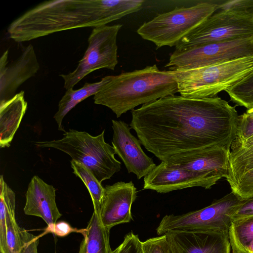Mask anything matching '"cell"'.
<instances>
[{
	"instance_id": "obj_15",
	"label": "cell",
	"mask_w": 253,
	"mask_h": 253,
	"mask_svg": "<svg viewBox=\"0 0 253 253\" xmlns=\"http://www.w3.org/2000/svg\"><path fill=\"white\" fill-rule=\"evenodd\" d=\"M100 208L103 225L110 229L120 224L129 222L132 217L131 208L137 198L136 188L132 181H119L106 185Z\"/></svg>"
},
{
	"instance_id": "obj_8",
	"label": "cell",
	"mask_w": 253,
	"mask_h": 253,
	"mask_svg": "<svg viewBox=\"0 0 253 253\" xmlns=\"http://www.w3.org/2000/svg\"><path fill=\"white\" fill-rule=\"evenodd\" d=\"M253 55V36L176 49L165 67L169 70L197 68Z\"/></svg>"
},
{
	"instance_id": "obj_38",
	"label": "cell",
	"mask_w": 253,
	"mask_h": 253,
	"mask_svg": "<svg viewBox=\"0 0 253 253\" xmlns=\"http://www.w3.org/2000/svg\"></svg>"
},
{
	"instance_id": "obj_7",
	"label": "cell",
	"mask_w": 253,
	"mask_h": 253,
	"mask_svg": "<svg viewBox=\"0 0 253 253\" xmlns=\"http://www.w3.org/2000/svg\"><path fill=\"white\" fill-rule=\"evenodd\" d=\"M245 200L231 191L202 209L180 215H166L156 232L162 235L170 230L228 232L233 213Z\"/></svg>"
},
{
	"instance_id": "obj_18",
	"label": "cell",
	"mask_w": 253,
	"mask_h": 253,
	"mask_svg": "<svg viewBox=\"0 0 253 253\" xmlns=\"http://www.w3.org/2000/svg\"><path fill=\"white\" fill-rule=\"evenodd\" d=\"M0 208L6 213L5 253H22L26 244V230L18 225L15 214V194L5 181L0 184Z\"/></svg>"
},
{
	"instance_id": "obj_26",
	"label": "cell",
	"mask_w": 253,
	"mask_h": 253,
	"mask_svg": "<svg viewBox=\"0 0 253 253\" xmlns=\"http://www.w3.org/2000/svg\"><path fill=\"white\" fill-rule=\"evenodd\" d=\"M230 186L231 191L241 199L253 198V169L247 171Z\"/></svg>"
},
{
	"instance_id": "obj_13",
	"label": "cell",
	"mask_w": 253,
	"mask_h": 253,
	"mask_svg": "<svg viewBox=\"0 0 253 253\" xmlns=\"http://www.w3.org/2000/svg\"><path fill=\"white\" fill-rule=\"evenodd\" d=\"M8 50L0 58V104L12 98L19 87L35 76L40 69L34 48L26 46L21 55L8 64Z\"/></svg>"
},
{
	"instance_id": "obj_4",
	"label": "cell",
	"mask_w": 253,
	"mask_h": 253,
	"mask_svg": "<svg viewBox=\"0 0 253 253\" xmlns=\"http://www.w3.org/2000/svg\"><path fill=\"white\" fill-rule=\"evenodd\" d=\"M180 95L190 98L215 97L253 72V55L193 69L169 70Z\"/></svg>"
},
{
	"instance_id": "obj_2",
	"label": "cell",
	"mask_w": 253,
	"mask_h": 253,
	"mask_svg": "<svg viewBox=\"0 0 253 253\" xmlns=\"http://www.w3.org/2000/svg\"><path fill=\"white\" fill-rule=\"evenodd\" d=\"M143 0H54L43 1L8 26L9 37L17 42L58 32L97 27L137 12Z\"/></svg>"
},
{
	"instance_id": "obj_24",
	"label": "cell",
	"mask_w": 253,
	"mask_h": 253,
	"mask_svg": "<svg viewBox=\"0 0 253 253\" xmlns=\"http://www.w3.org/2000/svg\"><path fill=\"white\" fill-rule=\"evenodd\" d=\"M253 169V149L229 153L228 175L230 185L247 171Z\"/></svg>"
},
{
	"instance_id": "obj_31",
	"label": "cell",
	"mask_w": 253,
	"mask_h": 253,
	"mask_svg": "<svg viewBox=\"0 0 253 253\" xmlns=\"http://www.w3.org/2000/svg\"><path fill=\"white\" fill-rule=\"evenodd\" d=\"M82 229H78L73 228L68 223L65 221H59L55 223L50 227H47L46 232H50L55 235L63 237L72 232L82 233Z\"/></svg>"
},
{
	"instance_id": "obj_37",
	"label": "cell",
	"mask_w": 253,
	"mask_h": 253,
	"mask_svg": "<svg viewBox=\"0 0 253 253\" xmlns=\"http://www.w3.org/2000/svg\"><path fill=\"white\" fill-rule=\"evenodd\" d=\"M0 253H1L0 252Z\"/></svg>"
},
{
	"instance_id": "obj_3",
	"label": "cell",
	"mask_w": 253,
	"mask_h": 253,
	"mask_svg": "<svg viewBox=\"0 0 253 253\" xmlns=\"http://www.w3.org/2000/svg\"><path fill=\"white\" fill-rule=\"evenodd\" d=\"M178 92L177 83L169 70L156 64L113 76L93 97L96 104L110 109L119 118L140 105Z\"/></svg>"
},
{
	"instance_id": "obj_16",
	"label": "cell",
	"mask_w": 253,
	"mask_h": 253,
	"mask_svg": "<svg viewBox=\"0 0 253 253\" xmlns=\"http://www.w3.org/2000/svg\"><path fill=\"white\" fill-rule=\"evenodd\" d=\"M230 151L221 147L209 148L172 157L164 162L168 167L207 173L220 179L228 175Z\"/></svg>"
},
{
	"instance_id": "obj_19",
	"label": "cell",
	"mask_w": 253,
	"mask_h": 253,
	"mask_svg": "<svg viewBox=\"0 0 253 253\" xmlns=\"http://www.w3.org/2000/svg\"><path fill=\"white\" fill-rule=\"evenodd\" d=\"M24 91L0 104V146L9 147L27 108Z\"/></svg>"
},
{
	"instance_id": "obj_5",
	"label": "cell",
	"mask_w": 253,
	"mask_h": 253,
	"mask_svg": "<svg viewBox=\"0 0 253 253\" xmlns=\"http://www.w3.org/2000/svg\"><path fill=\"white\" fill-rule=\"evenodd\" d=\"M105 130L97 136L70 129L58 140L37 141L40 147L52 148L69 155L72 160L89 169L99 182L110 179L121 169V163L115 158L113 146L105 142Z\"/></svg>"
},
{
	"instance_id": "obj_34",
	"label": "cell",
	"mask_w": 253,
	"mask_h": 253,
	"mask_svg": "<svg viewBox=\"0 0 253 253\" xmlns=\"http://www.w3.org/2000/svg\"><path fill=\"white\" fill-rule=\"evenodd\" d=\"M26 244L22 253H38L39 238L26 231Z\"/></svg>"
},
{
	"instance_id": "obj_29",
	"label": "cell",
	"mask_w": 253,
	"mask_h": 253,
	"mask_svg": "<svg viewBox=\"0 0 253 253\" xmlns=\"http://www.w3.org/2000/svg\"><path fill=\"white\" fill-rule=\"evenodd\" d=\"M112 253H143L142 242L132 232L126 234L122 243Z\"/></svg>"
},
{
	"instance_id": "obj_1",
	"label": "cell",
	"mask_w": 253,
	"mask_h": 253,
	"mask_svg": "<svg viewBox=\"0 0 253 253\" xmlns=\"http://www.w3.org/2000/svg\"><path fill=\"white\" fill-rule=\"evenodd\" d=\"M130 127L141 144L162 162L204 149L230 151L239 115L218 96L171 95L131 111Z\"/></svg>"
},
{
	"instance_id": "obj_32",
	"label": "cell",
	"mask_w": 253,
	"mask_h": 253,
	"mask_svg": "<svg viewBox=\"0 0 253 253\" xmlns=\"http://www.w3.org/2000/svg\"><path fill=\"white\" fill-rule=\"evenodd\" d=\"M253 215V198L245 199L232 216V221Z\"/></svg>"
},
{
	"instance_id": "obj_36",
	"label": "cell",
	"mask_w": 253,
	"mask_h": 253,
	"mask_svg": "<svg viewBox=\"0 0 253 253\" xmlns=\"http://www.w3.org/2000/svg\"><path fill=\"white\" fill-rule=\"evenodd\" d=\"M247 112H248V113H251V114H253V108L248 109L247 110Z\"/></svg>"
},
{
	"instance_id": "obj_23",
	"label": "cell",
	"mask_w": 253,
	"mask_h": 253,
	"mask_svg": "<svg viewBox=\"0 0 253 253\" xmlns=\"http://www.w3.org/2000/svg\"><path fill=\"white\" fill-rule=\"evenodd\" d=\"M73 173L79 177L86 187L90 195L94 210L100 211L105 193V189L91 171L84 165L71 160Z\"/></svg>"
},
{
	"instance_id": "obj_22",
	"label": "cell",
	"mask_w": 253,
	"mask_h": 253,
	"mask_svg": "<svg viewBox=\"0 0 253 253\" xmlns=\"http://www.w3.org/2000/svg\"><path fill=\"white\" fill-rule=\"evenodd\" d=\"M228 235L232 253H249L253 244V215L232 221Z\"/></svg>"
},
{
	"instance_id": "obj_20",
	"label": "cell",
	"mask_w": 253,
	"mask_h": 253,
	"mask_svg": "<svg viewBox=\"0 0 253 253\" xmlns=\"http://www.w3.org/2000/svg\"><path fill=\"white\" fill-rule=\"evenodd\" d=\"M100 211L94 210L85 228L79 253H112L110 245V230L101 221Z\"/></svg>"
},
{
	"instance_id": "obj_11",
	"label": "cell",
	"mask_w": 253,
	"mask_h": 253,
	"mask_svg": "<svg viewBox=\"0 0 253 253\" xmlns=\"http://www.w3.org/2000/svg\"><path fill=\"white\" fill-rule=\"evenodd\" d=\"M219 180L207 173L168 167L162 162L144 177L143 189L160 193L193 187L208 189Z\"/></svg>"
},
{
	"instance_id": "obj_27",
	"label": "cell",
	"mask_w": 253,
	"mask_h": 253,
	"mask_svg": "<svg viewBox=\"0 0 253 253\" xmlns=\"http://www.w3.org/2000/svg\"><path fill=\"white\" fill-rule=\"evenodd\" d=\"M143 253H172L166 234L142 242Z\"/></svg>"
},
{
	"instance_id": "obj_21",
	"label": "cell",
	"mask_w": 253,
	"mask_h": 253,
	"mask_svg": "<svg viewBox=\"0 0 253 253\" xmlns=\"http://www.w3.org/2000/svg\"><path fill=\"white\" fill-rule=\"evenodd\" d=\"M113 76H107L101 81L93 83H85L81 88L74 90L73 88L67 90L58 103V111L54 116L57 124L58 130L66 132L62 121L65 116L78 104L87 97L94 95L102 87L108 83Z\"/></svg>"
},
{
	"instance_id": "obj_30",
	"label": "cell",
	"mask_w": 253,
	"mask_h": 253,
	"mask_svg": "<svg viewBox=\"0 0 253 253\" xmlns=\"http://www.w3.org/2000/svg\"><path fill=\"white\" fill-rule=\"evenodd\" d=\"M220 10H230L253 14V0H223Z\"/></svg>"
},
{
	"instance_id": "obj_33",
	"label": "cell",
	"mask_w": 253,
	"mask_h": 253,
	"mask_svg": "<svg viewBox=\"0 0 253 253\" xmlns=\"http://www.w3.org/2000/svg\"><path fill=\"white\" fill-rule=\"evenodd\" d=\"M253 149V136L243 140L234 139L231 145L230 153H236Z\"/></svg>"
},
{
	"instance_id": "obj_9",
	"label": "cell",
	"mask_w": 253,
	"mask_h": 253,
	"mask_svg": "<svg viewBox=\"0 0 253 253\" xmlns=\"http://www.w3.org/2000/svg\"><path fill=\"white\" fill-rule=\"evenodd\" d=\"M122 24L94 28L88 39V46L76 68L67 74L59 76L64 87L69 89L91 72L105 68L114 70L118 63L117 39Z\"/></svg>"
},
{
	"instance_id": "obj_14",
	"label": "cell",
	"mask_w": 253,
	"mask_h": 253,
	"mask_svg": "<svg viewBox=\"0 0 253 253\" xmlns=\"http://www.w3.org/2000/svg\"><path fill=\"white\" fill-rule=\"evenodd\" d=\"M165 234L172 253H230L227 231L170 230Z\"/></svg>"
},
{
	"instance_id": "obj_28",
	"label": "cell",
	"mask_w": 253,
	"mask_h": 253,
	"mask_svg": "<svg viewBox=\"0 0 253 253\" xmlns=\"http://www.w3.org/2000/svg\"><path fill=\"white\" fill-rule=\"evenodd\" d=\"M253 136V114L246 112L239 115L235 140H243Z\"/></svg>"
},
{
	"instance_id": "obj_17",
	"label": "cell",
	"mask_w": 253,
	"mask_h": 253,
	"mask_svg": "<svg viewBox=\"0 0 253 253\" xmlns=\"http://www.w3.org/2000/svg\"><path fill=\"white\" fill-rule=\"evenodd\" d=\"M55 191L52 185L34 176L25 194V214L42 218L47 227L54 225L62 215L56 205Z\"/></svg>"
},
{
	"instance_id": "obj_6",
	"label": "cell",
	"mask_w": 253,
	"mask_h": 253,
	"mask_svg": "<svg viewBox=\"0 0 253 253\" xmlns=\"http://www.w3.org/2000/svg\"><path fill=\"white\" fill-rule=\"evenodd\" d=\"M223 1H204L190 7H175L144 22L137 33L143 39L154 43L157 48L176 46L219 9Z\"/></svg>"
},
{
	"instance_id": "obj_25",
	"label": "cell",
	"mask_w": 253,
	"mask_h": 253,
	"mask_svg": "<svg viewBox=\"0 0 253 253\" xmlns=\"http://www.w3.org/2000/svg\"><path fill=\"white\" fill-rule=\"evenodd\" d=\"M225 91L237 105L247 110L253 108V72Z\"/></svg>"
},
{
	"instance_id": "obj_35",
	"label": "cell",
	"mask_w": 253,
	"mask_h": 253,
	"mask_svg": "<svg viewBox=\"0 0 253 253\" xmlns=\"http://www.w3.org/2000/svg\"><path fill=\"white\" fill-rule=\"evenodd\" d=\"M249 253H253V244L249 249Z\"/></svg>"
},
{
	"instance_id": "obj_10",
	"label": "cell",
	"mask_w": 253,
	"mask_h": 253,
	"mask_svg": "<svg viewBox=\"0 0 253 253\" xmlns=\"http://www.w3.org/2000/svg\"><path fill=\"white\" fill-rule=\"evenodd\" d=\"M252 36L253 14L220 10L183 38L175 46V49Z\"/></svg>"
},
{
	"instance_id": "obj_12",
	"label": "cell",
	"mask_w": 253,
	"mask_h": 253,
	"mask_svg": "<svg viewBox=\"0 0 253 253\" xmlns=\"http://www.w3.org/2000/svg\"><path fill=\"white\" fill-rule=\"evenodd\" d=\"M112 146L122 159L128 173H133L138 180L146 176L157 165L143 151L141 143L130 132L126 122L113 120Z\"/></svg>"
}]
</instances>
